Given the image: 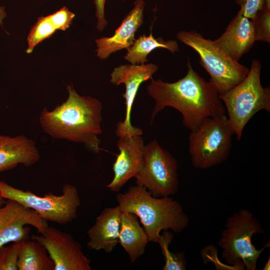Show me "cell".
Instances as JSON below:
<instances>
[{
	"label": "cell",
	"mask_w": 270,
	"mask_h": 270,
	"mask_svg": "<svg viewBox=\"0 0 270 270\" xmlns=\"http://www.w3.org/2000/svg\"><path fill=\"white\" fill-rule=\"evenodd\" d=\"M148 242V235L140 226L138 216L131 212H122L118 243L128 254L132 262L144 254Z\"/></svg>",
	"instance_id": "18"
},
{
	"label": "cell",
	"mask_w": 270,
	"mask_h": 270,
	"mask_svg": "<svg viewBox=\"0 0 270 270\" xmlns=\"http://www.w3.org/2000/svg\"><path fill=\"white\" fill-rule=\"evenodd\" d=\"M48 16L56 30H65L71 24L75 14L64 6Z\"/></svg>",
	"instance_id": "25"
},
{
	"label": "cell",
	"mask_w": 270,
	"mask_h": 270,
	"mask_svg": "<svg viewBox=\"0 0 270 270\" xmlns=\"http://www.w3.org/2000/svg\"><path fill=\"white\" fill-rule=\"evenodd\" d=\"M60 196L48 193L44 196L20 190L0 180V194L6 200H15L34 210L42 218L60 224H66L76 217L80 204L76 186L66 184Z\"/></svg>",
	"instance_id": "8"
},
{
	"label": "cell",
	"mask_w": 270,
	"mask_h": 270,
	"mask_svg": "<svg viewBox=\"0 0 270 270\" xmlns=\"http://www.w3.org/2000/svg\"><path fill=\"white\" fill-rule=\"evenodd\" d=\"M270 269V256L268 257V258L266 263L264 266L262 270H269Z\"/></svg>",
	"instance_id": "29"
},
{
	"label": "cell",
	"mask_w": 270,
	"mask_h": 270,
	"mask_svg": "<svg viewBox=\"0 0 270 270\" xmlns=\"http://www.w3.org/2000/svg\"><path fill=\"white\" fill-rule=\"evenodd\" d=\"M28 226L34 227L40 234L48 226V222L32 210L15 200H7L0 208V247L27 240L30 231Z\"/></svg>",
	"instance_id": "12"
},
{
	"label": "cell",
	"mask_w": 270,
	"mask_h": 270,
	"mask_svg": "<svg viewBox=\"0 0 270 270\" xmlns=\"http://www.w3.org/2000/svg\"><path fill=\"white\" fill-rule=\"evenodd\" d=\"M214 41L226 54L238 61L256 41L251 20L238 10L224 32Z\"/></svg>",
	"instance_id": "15"
},
{
	"label": "cell",
	"mask_w": 270,
	"mask_h": 270,
	"mask_svg": "<svg viewBox=\"0 0 270 270\" xmlns=\"http://www.w3.org/2000/svg\"><path fill=\"white\" fill-rule=\"evenodd\" d=\"M262 64L252 60L245 78L236 86L220 94L234 135L240 140L243 130L252 118L258 112H270V88L260 82Z\"/></svg>",
	"instance_id": "4"
},
{
	"label": "cell",
	"mask_w": 270,
	"mask_h": 270,
	"mask_svg": "<svg viewBox=\"0 0 270 270\" xmlns=\"http://www.w3.org/2000/svg\"><path fill=\"white\" fill-rule=\"evenodd\" d=\"M122 211L118 205L104 208L88 230V246L95 250L110 253L118 243L120 218Z\"/></svg>",
	"instance_id": "16"
},
{
	"label": "cell",
	"mask_w": 270,
	"mask_h": 270,
	"mask_svg": "<svg viewBox=\"0 0 270 270\" xmlns=\"http://www.w3.org/2000/svg\"><path fill=\"white\" fill-rule=\"evenodd\" d=\"M264 232L260 222L249 210L242 208L234 213L227 219L218 242L222 258L230 266L242 264L247 270H256L258 260L270 244L268 240L262 248L257 249L252 238L254 234Z\"/></svg>",
	"instance_id": "5"
},
{
	"label": "cell",
	"mask_w": 270,
	"mask_h": 270,
	"mask_svg": "<svg viewBox=\"0 0 270 270\" xmlns=\"http://www.w3.org/2000/svg\"><path fill=\"white\" fill-rule=\"evenodd\" d=\"M18 270H54V264L45 248L35 240L21 242Z\"/></svg>",
	"instance_id": "19"
},
{
	"label": "cell",
	"mask_w": 270,
	"mask_h": 270,
	"mask_svg": "<svg viewBox=\"0 0 270 270\" xmlns=\"http://www.w3.org/2000/svg\"><path fill=\"white\" fill-rule=\"evenodd\" d=\"M122 212L136 214L143 226L149 242H157L162 230L180 233L188 224L189 219L180 204L170 196L156 198L138 184L129 187L116 196Z\"/></svg>",
	"instance_id": "3"
},
{
	"label": "cell",
	"mask_w": 270,
	"mask_h": 270,
	"mask_svg": "<svg viewBox=\"0 0 270 270\" xmlns=\"http://www.w3.org/2000/svg\"><path fill=\"white\" fill-rule=\"evenodd\" d=\"M256 41L270 42V9L264 4L251 19Z\"/></svg>",
	"instance_id": "23"
},
{
	"label": "cell",
	"mask_w": 270,
	"mask_h": 270,
	"mask_svg": "<svg viewBox=\"0 0 270 270\" xmlns=\"http://www.w3.org/2000/svg\"><path fill=\"white\" fill-rule=\"evenodd\" d=\"M21 242L0 247V270H18L17 262Z\"/></svg>",
	"instance_id": "24"
},
{
	"label": "cell",
	"mask_w": 270,
	"mask_h": 270,
	"mask_svg": "<svg viewBox=\"0 0 270 270\" xmlns=\"http://www.w3.org/2000/svg\"><path fill=\"white\" fill-rule=\"evenodd\" d=\"M177 38L192 48L200 56V64L210 76L209 82L218 94H223L242 82L250 69L223 51L214 40L198 32L181 30Z\"/></svg>",
	"instance_id": "6"
},
{
	"label": "cell",
	"mask_w": 270,
	"mask_h": 270,
	"mask_svg": "<svg viewBox=\"0 0 270 270\" xmlns=\"http://www.w3.org/2000/svg\"><path fill=\"white\" fill-rule=\"evenodd\" d=\"M187 67L186 75L176 82L150 79L146 91L155 102L151 125L156 114L166 107H172L180 112L182 124L191 131L208 118L226 114L218 93L210 82L194 70L188 58Z\"/></svg>",
	"instance_id": "1"
},
{
	"label": "cell",
	"mask_w": 270,
	"mask_h": 270,
	"mask_svg": "<svg viewBox=\"0 0 270 270\" xmlns=\"http://www.w3.org/2000/svg\"><path fill=\"white\" fill-rule=\"evenodd\" d=\"M240 6V12L245 17L252 19L264 6L263 0H235Z\"/></svg>",
	"instance_id": "26"
},
{
	"label": "cell",
	"mask_w": 270,
	"mask_h": 270,
	"mask_svg": "<svg viewBox=\"0 0 270 270\" xmlns=\"http://www.w3.org/2000/svg\"><path fill=\"white\" fill-rule=\"evenodd\" d=\"M144 6V0H136L134 8L124 18L114 35L96 40V51L99 58L105 60L112 53L132 45L136 32L143 23Z\"/></svg>",
	"instance_id": "14"
},
{
	"label": "cell",
	"mask_w": 270,
	"mask_h": 270,
	"mask_svg": "<svg viewBox=\"0 0 270 270\" xmlns=\"http://www.w3.org/2000/svg\"><path fill=\"white\" fill-rule=\"evenodd\" d=\"M174 238L173 233L164 230L160 234L157 242L161 248L164 256L165 264L164 270H185L187 260L184 252H173L169 250V245Z\"/></svg>",
	"instance_id": "21"
},
{
	"label": "cell",
	"mask_w": 270,
	"mask_h": 270,
	"mask_svg": "<svg viewBox=\"0 0 270 270\" xmlns=\"http://www.w3.org/2000/svg\"><path fill=\"white\" fill-rule=\"evenodd\" d=\"M144 164L136 176V184L145 187L154 197L170 196L178 188L176 159L154 140L144 146Z\"/></svg>",
	"instance_id": "9"
},
{
	"label": "cell",
	"mask_w": 270,
	"mask_h": 270,
	"mask_svg": "<svg viewBox=\"0 0 270 270\" xmlns=\"http://www.w3.org/2000/svg\"><path fill=\"white\" fill-rule=\"evenodd\" d=\"M264 5L268 8L270 9V0H263Z\"/></svg>",
	"instance_id": "31"
},
{
	"label": "cell",
	"mask_w": 270,
	"mask_h": 270,
	"mask_svg": "<svg viewBox=\"0 0 270 270\" xmlns=\"http://www.w3.org/2000/svg\"><path fill=\"white\" fill-rule=\"evenodd\" d=\"M66 102L49 111L44 108L39 121L44 131L51 136L83 144L90 150H102L98 136L102 132V106L98 99L82 96L72 85L66 86Z\"/></svg>",
	"instance_id": "2"
},
{
	"label": "cell",
	"mask_w": 270,
	"mask_h": 270,
	"mask_svg": "<svg viewBox=\"0 0 270 270\" xmlns=\"http://www.w3.org/2000/svg\"><path fill=\"white\" fill-rule=\"evenodd\" d=\"M158 48H166L172 53L179 51L176 40H165L161 37L155 38L150 32L148 36L143 34L135 39L132 45L126 48L128 52L124 58L132 64H144L148 62V54Z\"/></svg>",
	"instance_id": "20"
},
{
	"label": "cell",
	"mask_w": 270,
	"mask_h": 270,
	"mask_svg": "<svg viewBox=\"0 0 270 270\" xmlns=\"http://www.w3.org/2000/svg\"><path fill=\"white\" fill-rule=\"evenodd\" d=\"M56 30L48 16L38 18L28 36L26 52L30 54L40 42L50 37Z\"/></svg>",
	"instance_id": "22"
},
{
	"label": "cell",
	"mask_w": 270,
	"mask_h": 270,
	"mask_svg": "<svg viewBox=\"0 0 270 270\" xmlns=\"http://www.w3.org/2000/svg\"><path fill=\"white\" fill-rule=\"evenodd\" d=\"M40 158L39 152L32 140L24 135L0 136V172L14 168L18 164L30 166Z\"/></svg>",
	"instance_id": "17"
},
{
	"label": "cell",
	"mask_w": 270,
	"mask_h": 270,
	"mask_svg": "<svg viewBox=\"0 0 270 270\" xmlns=\"http://www.w3.org/2000/svg\"><path fill=\"white\" fill-rule=\"evenodd\" d=\"M120 153L113 164L114 178L106 186L111 191L118 192L131 178H135L144 164V140L141 136L118 138Z\"/></svg>",
	"instance_id": "13"
},
{
	"label": "cell",
	"mask_w": 270,
	"mask_h": 270,
	"mask_svg": "<svg viewBox=\"0 0 270 270\" xmlns=\"http://www.w3.org/2000/svg\"><path fill=\"white\" fill-rule=\"evenodd\" d=\"M233 135L226 114L204 120L188 136V152L193 166L204 170L226 160Z\"/></svg>",
	"instance_id": "7"
},
{
	"label": "cell",
	"mask_w": 270,
	"mask_h": 270,
	"mask_svg": "<svg viewBox=\"0 0 270 270\" xmlns=\"http://www.w3.org/2000/svg\"><path fill=\"white\" fill-rule=\"evenodd\" d=\"M106 0H94V3L96 8V16L97 18L96 28L98 31L104 30L108 24L104 17V6Z\"/></svg>",
	"instance_id": "27"
},
{
	"label": "cell",
	"mask_w": 270,
	"mask_h": 270,
	"mask_svg": "<svg viewBox=\"0 0 270 270\" xmlns=\"http://www.w3.org/2000/svg\"><path fill=\"white\" fill-rule=\"evenodd\" d=\"M32 238L45 248L54 264V270L92 269L90 261L81 246L69 234L48 226L40 235H33Z\"/></svg>",
	"instance_id": "11"
},
{
	"label": "cell",
	"mask_w": 270,
	"mask_h": 270,
	"mask_svg": "<svg viewBox=\"0 0 270 270\" xmlns=\"http://www.w3.org/2000/svg\"><path fill=\"white\" fill-rule=\"evenodd\" d=\"M158 66L152 63L142 64H124L116 68L110 74V82L118 86L124 84L126 91L122 94L125 98L126 114L124 120L116 124L117 137H126L136 134L142 136L143 130L134 126L130 116L132 105L140 85L152 78Z\"/></svg>",
	"instance_id": "10"
},
{
	"label": "cell",
	"mask_w": 270,
	"mask_h": 270,
	"mask_svg": "<svg viewBox=\"0 0 270 270\" xmlns=\"http://www.w3.org/2000/svg\"><path fill=\"white\" fill-rule=\"evenodd\" d=\"M6 200L3 198L0 194V208L6 204Z\"/></svg>",
	"instance_id": "30"
},
{
	"label": "cell",
	"mask_w": 270,
	"mask_h": 270,
	"mask_svg": "<svg viewBox=\"0 0 270 270\" xmlns=\"http://www.w3.org/2000/svg\"><path fill=\"white\" fill-rule=\"evenodd\" d=\"M7 14L5 10V6H0V26L2 25L3 20L6 17Z\"/></svg>",
	"instance_id": "28"
}]
</instances>
